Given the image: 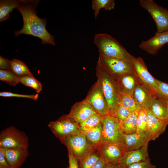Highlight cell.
<instances>
[{
	"mask_svg": "<svg viewBox=\"0 0 168 168\" xmlns=\"http://www.w3.org/2000/svg\"><path fill=\"white\" fill-rule=\"evenodd\" d=\"M38 2V1L30 0L17 7L22 15L23 25L21 29L14 32V35L16 36L21 34L31 35L40 39L43 44L54 46V37L46 29V19L37 15L35 7Z\"/></svg>",
	"mask_w": 168,
	"mask_h": 168,
	"instance_id": "6da1fadb",
	"label": "cell"
},
{
	"mask_svg": "<svg viewBox=\"0 0 168 168\" xmlns=\"http://www.w3.org/2000/svg\"><path fill=\"white\" fill-rule=\"evenodd\" d=\"M94 41L99 54L132 62L134 57L110 35L106 33L96 34L94 36Z\"/></svg>",
	"mask_w": 168,
	"mask_h": 168,
	"instance_id": "7a4b0ae2",
	"label": "cell"
},
{
	"mask_svg": "<svg viewBox=\"0 0 168 168\" xmlns=\"http://www.w3.org/2000/svg\"><path fill=\"white\" fill-rule=\"evenodd\" d=\"M96 75L110 112L118 105L120 92L116 78L104 68L98 61Z\"/></svg>",
	"mask_w": 168,
	"mask_h": 168,
	"instance_id": "3957f363",
	"label": "cell"
},
{
	"mask_svg": "<svg viewBox=\"0 0 168 168\" xmlns=\"http://www.w3.org/2000/svg\"><path fill=\"white\" fill-rule=\"evenodd\" d=\"M101 124L102 133L101 145L122 144L124 133L119 121L116 118L110 113L102 116Z\"/></svg>",
	"mask_w": 168,
	"mask_h": 168,
	"instance_id": "277c9868",
	"label": "cell"
},
{
	"mask_svg": "<svg viewBox=\"0 0 168 168\" xmlns=\"http://www.w3.org/2000/svg\"><path fill=\"white\" fill-rule=\"evenodd\" d=\"M61 142L72 152L78 161L96 149L81 131L68 137Z\"/></svg>",
	"mask_w": 168,
	"mask_h": 168,
	"instance_id": "5b68a950",
	"label": "cell"
},
{
	"mask_svg": "<svg viewBox=\"0 0 168 168\" xmlns=\"http://www.w3.org/2000/svg\"><path fill=\"white\" fill-rule=\"evenodd\" d=\"M29 139L26 133L14 126L8 127L0 134V147L28 149Z\"/></svg>",
	"mask_w": 168,
	"mask_h": 168,
	"instance_id": "8992f818",
	"label": "cell"
},
{
	"mask_svg": "<svg viewBox=\"0 0 168 168\" xmlns=\"http://www.w3.org/2000/svg\"><path fill=\"white\" fill-rule=\"evenodd\" d=\"M98 62L116 78L125 74H135L133 62L100 54Z\"/></svg>",
	"mask_w": 168,
	"mask_h": 168,
	"instance_id": "52a82bcc",
	"label": "cell"
},
{
	"mask_svg": "<svg viewBox=\"0 0 168 168\" xmlns=\"http://www.w3.org/2000/svg\"><path fill=\"white\" fill-rule=\"evenodd\" d=\"M48 127L61 142L81 131L79 125L68 114L63 115L57 120L50 122Z\"/></svg>",
	"mask_w": 168,
	"mask_h": 168,
	"instance_id": "ba28073f",
	"label": "cell"
},
{
	"mask_svg": "<svg viewBox=\"0 0 168 168\" xmlns=\"http://www.w3.org/2000/svg\"><path fill=\"white\" fill-rule=\"evenodd\" d=\"M139 3L154 20L156 33L168 31V10L159 6L152 0H140Z\"/></svg>",
	"mask_w": 168,
	"mask_h": 168,
	"instance_id": "9c48e42d",
	"label": "cell"
},
{
	"mask_svg": "<svg viewBox=\"0 0 168 168\" xmlns=\"http://www.w3.org/2000/svg\"><path fill=\"white\" fill-rule=\"evenodd\" d=\"M132 62L135 74L139 81L153 94L161 96L156 79L149 73L143 59L140 57H134Z\"/></svg>",
	"mask_w": 168,
	"mask_h": 168,
	"instance_id": "30bf717a",
	"label": "cell"
},
{
	"mask_svg": "<svg viewBox=\"0 0 168 168\" xmlns=\"http://www.w3.org/2000/svg\"><path fill=\"white\" fill-rule=\"evenodd\" d=\"M85 99L91 105L96 112L101 116L110 113L101 87L97 81L89 91Z\"/></svg>",
	"mask_w": 168,
	"mask_h": 168,
	"instance_id": "8fae6325",
	"label": "cell"
},
{
	"mask_svg": "<svg viewBox=\"0 0 168 168\" xmlns=\"http://www.w3.org/2000/svg\"><path fill=\"white\" fill-rule=\"evenodd\" d=\"M97 113L85 100L75 103L71 107L68 116L79 125L87 118Z\"/></svg>",
	"mask_w": 168,
	"mask_h": 168,
	"instance_id": "7c38bea8",
	"label": "cell"
},
{
	"mask_svg": "<svg viewBox=\"0 0 168 168\" xmlns=\"http://www.w3.org/2000/svg\"><path fill=\"white\" fill-rule=\"evenodd\" d=\"M98 149L106 163L117 164L126 152L121 144H102Z\"/></svg>",
	"mask_w": 168,
	"mask_h": 168,
	"instance_id": "4fadbf2b",
	"label": "cell"
},
{
	"mask_svg": "<svg viewBox=\"0 0 168 168\" xmlns=\"http://www.w3.org/2000/svg\"><path fill=\"white\" fill-rule=\"evenodd\" d=\"M166 44H168V31L156 33L150 39L142 41L139 47L147 54L154 55Z\"/></svg>",
	"mask_w": 168,
	"mask_h": 168,
	"instance_id": "5bb4252c",
	"label": "cell"
},
{
	"mask_svg": "<svg viewBox=\"0 0 168 168\" xmlns=\"http://www.w3.org/2000/svg\"><path fill=\"white\" fill-rule=\"evenodd\" d=\"M150 137L145 132L142 133H135L130 134L124 133L122 144L126 152L136 150L148 144Z\"/></svg>",
	"mask_w": 168,
	"mask_h": 168,
	"instance_id": "9a60e30c",
	"label": "cell"
},
{
	"mask_svg": "<svg viewBox=\"0 0 168 168\" xmlns=\"http://www.w3.org/2000/svg\"><path fill=\"white\" fill-rule=\"evenodd\" d=\"M147 132L151 141L154 140L165 131L168 125V119H162L153 115L148 110L147 111Z\"/></svg>",
	"mask_w": 168,
	"mask_h": 168,
	"instance_id": "2e32d148",
	"label": "cell"
},
{
	"mask_svg": "<svg viewBox=\"0 0 168 168\" xmlns=\"http://www.w3.org/2000/svg\"><path fill=\"white\" fill-rule=\"evenodd\" d=\"M148 146V144L138 149L126 152L117 164L126 167L131 164L145 161L149 158Z\"/></svg>",
	"mask_w": 168,
	"mask_h": 168,
	"instance_id": "e0dca14e",
	"label": "cell"
},
{
	"mask_svg": "<svg viewBox=\"0 0 168 168\" xmlns=\"http://www.w3.org/2000/svg\"><path fill=\"white\" fill-rule=\"evenodd\" d=\"M2 148L11 168H19L29 154L28 149Z\"/></svg>",
	"mask_w": 168,
	"mask_h": 168,
	"instance_id": "ac0fdd59",
	"label": "cell"
},
{
	"mask_svg": "<svg viewBox=\"0 0 168 168\" xmlns=\"http://www.w3.org/2000/svg\"><path fill=\"white\" fill-rule=\"evenodd\" d=\"M133 96L141 109L149 110L155 95L139 80L133 93Z\"/></svg>",
	"mask_w": 168,
	"mask_h": 168,
	"instance_id": "d6986e66",
	"label": "cell"
},
{
	"mask_svg": "<svg viewBox=\"0 0 168 168\" xmlns=\"http://www.w3.org/2000/svg\"><path fill=\"white\" fill-rule=\"evenodd\" d=\"M116 78L120 94H133L139 82L135 74H125Z\"/></svg>",
	"mask_w": 168,
	"mask_h": 168,
	"instance_id": "ffe728a7",
	"label": "cell"
},
{
	"mask_svg": "<svg viewBox=\"0 0 168 168\" xmlns=\"http://www.w3.org/2000/svg\"><path fill=\"white\" fill-rule=\"evenodd\" d=\"M154 116L162 119H168L164 97L156 95L148 110Z\"/></svg>",
	"mask_w": 168,
	"mask_h": 168,
	"instance_id": "44dd1931",
	"label": "cell"
},
{
	"mask_svg": "<svg viewBox=\"0 0 168 168\" xmlns=\"http://www.w3.org/2000/svg\"><path fill=\"white\" fill-rule=\"evenodd\" d=\"M29 0H0V21L6 20L9 18L10 15L14 8L21 4L27 2Z\"/></svg>",
	"mask_w": 168,
	"mask_h": 168,
	"instance_id": "7402d4cb",
	"label": "cell"
},
{
	"mask_svg": "<svg viewBox=\"0 0 168 168\" xmlns=\"http://www.w3.org/2000/svg\"><path fill=\"white\" fill-rule=\"evenodd\" d=\"M139 111L132 112L125 120L119 122L120 127L124 133L130 134L136 132Z\"/></svg>",
	"mask_w": 168,
	"mask_h": 168,
	"instance_id": "603a6c76",
	"label": "cell"
},
{
	"mask_svg": "<svg viewBox=\"0 0 168 168\" xmlns=\"http://www.w3.org/2000/svg\"><path fill=\"white\" fill-rule=\"evenodd\" d=\"M82 133L85 135L88 141L98 149L101 145L102 142V125L101 123L92 128Z\"/></svg>",
	"mask_w": 168,
	"mask_h": 168,
	"instance_id": "cb8c5ba5",
	"label": "cell"
},
{
	"mask_svg": "<svg viewBox=\"0 0 168 168\" xmlns=\"http://www.w3.org/2000/svg\"><path fill=\"white\" fill-rule=\"evenodd\" d=\"M118 104L131 112L139 111L141 109L135 99L133 94L120 93Z\"/></svg>",
	"mask_w": 168,
	"mask_h": 168,
	"instance_id": "d4e9b609",
	"label": "cell"
},
{
	"mask_svg": "<svg viewBox=\"0 0 168 168\" xmlns=\"http://www.w3.org/2000/svg\"><path fill=\"white\" fill-rule=\"evenodd\" d=\"M9 70L20 77L26 75H33L24 62L16 59H13L11 61Z\"/></svg>",
	"mask_w": 168,
	"mask_h": 168,
	"instance_id": "484cf974",
	"label": "cell"
},
{
	"mask_svg": "<svg viewBox=\"0 0 168 168\" xmlns=\"http://www.w3.org/2000/svg\"><path fill=\"white\" fill-rule=\"evenodd\" d=\"M115 6L114 0H93L92 1L91 8L94 11V15L96 19L100 10L103 8L110 11L114 9Z\"/></svg>",
	"mask_w": 168,
	"mask_h": 168,
	"instance_id": "4316f807",
	"label": "cell"
},
{
	"mask_svg": "<svg viewBox=\"0 0 168 168\" xmlns=\"http://www.w3.org/2000/svg\"><path fill=\"white\" fill-rule=\"evenodd\" d=\"M19 83L34 89L37 93L42 90L43 86L41 83L33 75H26L20 77Z\"/></svg>",
	"mask_w": 168,
	"mask_h": 168,
	"instance_id": "83f0119b",
	"label": "cell"
},
{
	"mask_svg": "<svg viewBox=\"0 0 168 168\" xmlns=\"http://www.w3.org/2000/svg\"><path fill=\"white\" fill-rule=\"evenodd\" d=\"M101 156L99 153L94 152L90 153L79 161V168H91L100 158Z\"/></svg>",
	"mask_w": 168,
	"mask_h": 168,
	"instance_id": "f1b7e54d",
	"label": "cell"
},
{
	"mask_svg": "<svg viewBox=\"0 0 168 168\" xmlns=\"http://www.w3.org/2000/svg\"><path fill=\"white\" fill-rule=\"evenodd\" d=\"M102 117L97 113L91 116L79 125L81 131L86 132L97 126L101 123Z\"/></svg>",
	"mask_w": 168,
	"mask_h": 168,
	"instance_id": "f546056e",
	"label": "cell"
},
{
	"mask_svg": "<svg viewBox=\"0 0 168 168\" xmlns=\"http://www.w3.org/2000/svg\"><path fill=\"white\" fill-rule=\"evenodd\" d=\"M19 77L9 70H0V80L10 85L15 86L19 83Z\"/></svg>",
	"mask_w": 168,
	"mask_h": 168,
	"instance_id": "4dcf8cb0",
	"label": "cell"
},
{
	"mask_svg": "<svg viewBox=\"0 0 168 168\" xmlns=\"http://www.w3.org/2000/svg\"><path fill=\"white\" fill-rule=\"evenodd\" d=\"M147 110L141 109L139 111L136 133H142L147 132Z\"/></svg>",
	"mask_w": 168,
	"mask_h": 168,
	"instance_id": "1f68e13d",
	"label": "cell"
},
{
	"mask_svg": "<svg viewBox=\"0 0 168 168\" xmlns=\"http://www.w3.org/2000/svg\"><path fill=\"white\" fill-rule=\"evenodd\" d=\"M132 112L126 108L118 104L110 113L116 118L119 122H120L125 120Z\"/></svg>",
	"mask_w": 168,
	"mask_h": 168,
	"instance_id": "d6a6232c",
	"label": "cell"
},
{
	"mask_svg": "<svg viewBox=\"0 0 168 168\" xmlns=\"http://www.w3.org/2000/svg\"><path fill=\"white\" fill-rule=\"evenodd\" d=\"M0 96L3 97H17L27 98L33 100H37L39 97V94L25 95L12 93L9 91H2L0 92Z\"/></svg>",
	"mask_w": 168,
	"mask_h": 168,
	"instance_id": "836d02e7",
	"label": "cell"
},
{
	"mask_svg": "<svg viewBox=\"0 0 168 168\" xmlns=\"http://www.w3.org/2000/svg\"><path fill=\"white\" fill-rule=\"evenodd\" d=\"M123 168H156V166L152 164L149 158L145 161L131 164Z\"/></svg>",
	"mask_w": 168,
	"mask_h": 168,
	"instance_id": "e575fe53",
	"label": "cell"
},
{
	"mask_svg": "<svg viewBox=\"0 0 168 168\" xmlns=\"http://www.w3.org/2000/svg\"><path fill=\"white\" fill-rule=\"evenodd\" d=\"M156 81L161 95L168 98V83L156 79Z\"/></svg>",
	"mask_w": 168,
	"mask_h": 168,
	"instance_id": "d590c367",
	"label": "cell"
},
{
	"mask_svg": "<svg viewBox=\"0 0 168 168\" xmlns=\"http://www.w3.org/2000/svg\"><path fill=\"white\" fill-rule=\"evenodd\" d=\"M69 159L68 168H79L78 161L72 152L68 149Z\"/></svg>",
	"mask_w": 168,
	"mask_h": 168,
	"instance_id": "8d00e7d4",
	"label": "cell"
},
{
	"mask_svg": "<svg viewBox=\"0 0 168 168\" xmlns=\"http://www.w3.org/2000/svg\"><path fill=\"white\" fill-rule=\"evenodd\" d=\"M0 168H11L5 156L3 151L0 147Z\"/></svg>",
	"mask_w": 168,
	"mask_h": 168,
	"instance_id": "74e56055",
	"label": "cell"
},
{
	"mask_svg": "<svg viewBox=\"0 0 168 168\" xmlns=\"http://www.w3.org/2000/svg\"><path fill=\"white\" fill-rule=\"evenodd\" d=\"M11 61L8 59L0 56V68L3 70H9Z\"/></svg>",
	"mask_w": 168,
	"mask_h": 168,
	"instance_id": "f35d334b",
	"label": "cell"
},
{
	"mask_svg": "<svg viewBox=\"0 0 168 168\" xmlns=\"http://www.w3.org/2000/svg\"><path fill=\"white\" fill-rule=\"evenodd\" d=\"M106 163L105 159L101 156L100 158L91 168H103Z\"/></svg>",
	"mask_w": 168,
	"mask_h": 168,
	"instance_id": "ab89813d",
	"label": "cell"
},
{
	"mask_svg": "<svg viewBox=\"0 0 168 168\" xmlns=\"http://www.w3.org/2000/svg\"><path fill=\"white\" fill-rule=\"evenodd\" d=\"M103 168H123L118 164L106 163Z\"/></svg>",
	"mask_w": 168,
	"mask_h": 168,
	"instance_id": "60d3db41",
	"label": "cell"
},
{
	"mask_svg": "<svg viewBox=\"0 0 168 168\" xmlns=\"http://www.w3.org/2000/svg\"><path fill=\"white\" fill-rule=\"evenodd\" d=\"M164 99H165V100L166 106L167 114L168 119V98L164 97Z\"/></svg>",
	"mask_w": 168,
	"mask_h": 168,
	"instance_id": "b9f144b4",
	"label": "cell"
},
{
	"mask_svg": "<svg viewBox=\"0 0 168 168\" xmlns=\"http://www.w3.org/2000/svg\"><path fill=\"white\" fill-rule=\"evenodd\" d=\"M67 168H68V167Z\"/></svg>",
	"mask_w": 168,
	"mask_h": 168,
	"instance_id": "7bdbcfd3",
	"label": "cell"
},
{
	"mask_svg": "<svg viewBox=\"0 0 168 168\" xmlns=\"http://www.w3.org/2000/svg\"></svg>",
	"mask_w": 168,
	"mask_h": 168,
	"instance_id": "ee69618b",
	"label": "cell"
}]
</instances>
